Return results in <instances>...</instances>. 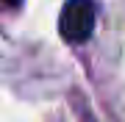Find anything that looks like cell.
Wrapping results in <instances>:
<instances>
[{"label":"cell","mask_w":125,"mask_h":122,"mask_svg":"<svg viewBox=\"0 0 125 122\" xmlns=\"http://www.w3.org/2000/svg\"><path fill=\"white\" fill-rule=\"evenodd\" d=\"M3 3H6V6H20L22 0H3Z\"/></svg>","instance_id":"7a4b0ae2"},{"label":"cell","mask_w":125,"mask_h":122,"mask_svg":"<svg viewBox=\"0 0 125 122\" xmlns=\"http://www.w3.org/2000/svg\"><path fill=\"white\" fill-rule=\"evenodd\" d=\"M58 31L72 45L86 42L94 31V3L92 0H67L64 9H61Z\"/></svg>","instance_id":"6da1fadb"}]
</instances>
